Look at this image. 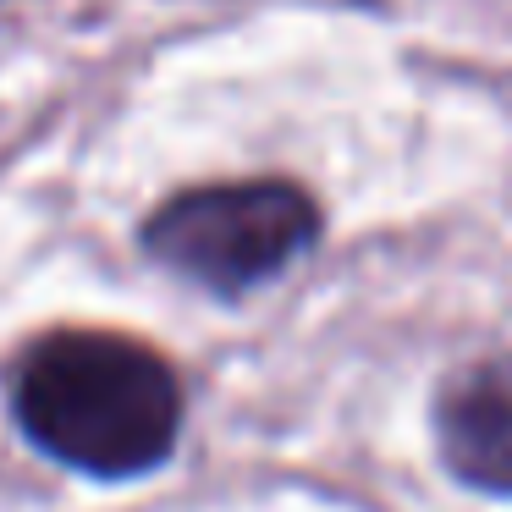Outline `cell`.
<instances>
[{
  "label": "cell",
  "instance_id": "obj_3",
  "mask_svg": "<svg viewBox=\"0 0 512 512\" xmlns=\"http://www.w3.org/2000/svg\"><path fill=\"white\" fill-rule=\"evenodd\" d=\"M435 441L452 479L512 496V353L479 358L435 397Z\"/></svg>",
  "mask_w": 512,
  "mask_h": 512
},
{
  "label": "cell",
  "instance_id": "obj_1",
  "mask_svg": "<svg viewBox=\"0 0 512 512\" xmlns=\"http://www.w3.org/2000/svg\"><path fill=\"white\" fill-rule=\"evenodd\" d=\"M17 424L89 479H138L182 435L177 369L122 331H56L17 369Z\"/></svg>",
  "mask_w": 512,
  "mask_h": 512
},
{
  "label": "cell",
  "instance_id": "obj_2",
  "mask_svg": "<svg viewBox=\"0 0 512 512\" xmlns=\"http://www.w3.org/2000/svg\"><path fill=\"white\" fill-rule=\"evenodd\" d=\"M320 237V210L298 182L254 177V182H210L166 199L144 221L138 243L166 270L199 287L237 298L276 281L298 254Z\"/></svg>",
  "mask_w": 512,
  "mask_h": 512
}]
</instances>
